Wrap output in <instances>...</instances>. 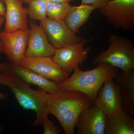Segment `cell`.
Returning a JSON list of instances; mask_svg holds the SVG:
<instances>
[{
	"mask_svg": "<svg viewBox=\"0 0 134 134\" xmlns=\"http://www.w3.org/2000/svg\"><path fill=\"white\" fill-rule=\"evenodd\" d=\"M44 98L48 115L56 117L66 134L75 133L79 115L94 103L85 94L74 91L60 90L53 94L44 92Z\"/></svg>",
	"mask_w": 134,
	"mask_h": 134,
	"instance_id": "obj_1",
	"label": "cell"
},
{
	"mask_svg": "<svg viewBox=\"0 0 134 134\" xmlns=\"http://www.w3.org/2000/svg\"><path fill=\"white\" fill-rule=\"evenodd\" d=\"M117 68L107 63H102L93 69L82 70L79 66L74 70L71 76L59 83L60 90L80 92L95 102L104 83L114 79L118 74Z\"/></svg>",
	"mask_w": 134,
	"mask_h": 134,
	"instance_id": "obj_2",
	"label": "cell"
},
{
	"mask_svg": "<svg viewBox=\"0 0 134 134\" xmlns=\"http://www.w3.org/2000/svg\"><path fill=\"white\" fill-rule=\"evenodd\" d=\"M1 72L2 83L11 90L19 105L25 110H33L36 112V119L32 125L42 126L43 120L48 115L44 98V91L32 90L8 70H2Z\"/></svg>",
	"mask_w": 134,
	"mask_h": 134,
	"instance_id": "obj_3",
	"label": "cell"
},
{
	"mask_svg": "<svg viewBox=\"0 0 134 134\" xmlns=\"http://www.w3.org/2000/svg\"><path fill=\"white\" fill-rule=\"evenodd\" d=\"M107 50L96 55L93 64L107 63L123 71L134 69V47L129 39L109 34Z\"/></svg>",
	"mask_w": 134,
	"mask_h": 134,
	"instance_id": "obj_4",
	"label": "cell"
},
{
	"mask_svg": "<svg viewBox=\"0 0 134 134\" xmlns=\"http://www.w3.org/2000/svg\"><path fill=\"white\" fill-rule=\"evenodd\" d=\"M99 11L115 29L134 30V0H110Z\"/></svg>",
	"mask_w": 134,
	"mask_h": 134,
	"instance_id": "obj_5",
	"label": "cell"
},
{
	"mask_svg": "<svg viewBox=\"0 0 134 134\" xmlns=\"http://www.w3.org/2000/svg\"><path fill=\"white\" fill-rule=\"evenodd\" d=\"M40 25L45 31L48 41L55 49L62 48L85 40L69 29L65 21L46 18L40 21Z\"/></svg>",
	"mask_w": 134,
	"mask_h": 134,
	"instance_id": "obj_6",
	"label": "cell"
},
{
	"mask_svg": "<svg viewBox=\"0 0 134 134\" xmlns=\"http://www.w3.org/2000/svg\"><path fill=\"white\" fill-rule=\"evenodd\" d=\"M88 40L55 49L53 59L69 75L77 67L82 65L88 59L90 47H86Z\"/></svg>",
	"mask_w": 134,
	"mask_h": 134,
	"instance_id": "obj_7",
	"label": "cell"
},
{
	"mask_svg": "<svg viewBox=\"0 0 134 134\" xmlns=\"http://www.w3.org/2000/svg\"><path fill=\"white\" fill-rule=\"evenodd\" d=\"M29 34V29H21L11 32L4 31L0 32L3 53L13 65H19L24 57Z\"/></svg>",
	"mask_w": 134,
	"mask_h": 134,
	"instance_id": "obj_8",
	"label": "cell"
},
{
	"mask_svg": "<svg viewBox=\"0 0 134 134\" xmlns=\"http://www.w3.org/2000/svg\"><path fill=\"white\" fill-rule=\"evenodd\" d=\"M19 65L32 70L45 78L60 83L69 77L51 57H26L24 56Z\"/></svg>",
	"mask_w": 134,
	"mask_h": 134,
	"instance_id": "obj_9",
	"label": "cell"
},
{
	"mask_svg": "<svg viewBox=\"0 0 134 134\" xmlns=\"http://www.w3.org/2000/svg\"><path fill=\"white\" fill-rule=\"evenodd\" d=\"M29 34L24 56L26 57H51L55 49L48 41L41 25L34 20L29 22Z\"/></svg>",
	"mask_w": 134,
	"mask_h": 134,
	"instance_id": "obj_10",
	"label": "cell"
},
{
	"mask_svg": "<svg viewBox=\"0 0 134 134\" xmlns=\"http://www.w3.org/2000/svg\"><path fill=\"white\" fill-rule=\"evenodd\" d=\"M107 114L93 105L79 115L75 125L78 134H104Z\"/></svg>",
	"mask_w": 134,
	"mask_h": 134,
	"instance_id": "obj_11",
	"label": "cell"
},
{
	"mask_svg": "<svg viewBox=\"0 0 134 134\" xmlns=\"http://www.w3.org/2000/svg\"><path fill=\"white\" fill-rule=\"evenodd\" d=\"M113 80L104 83L94 103L107 115L119 112L122 108L119 86Z\"/></svg>",
	"mask_w": 134,
	"mask_h": 134,
	"instance_id": "obj_12",
	"label": "cell"
},
{
	"mask_svg": "<svg viewBox=\"0 0 134 134\" xmlns=\"http://www.w3.org/2000/svg\"><path fill=\"white\" fill-rule=\"evenodd\" d=\"M6 7L4 31L11 32L29 29L27 8L20 0H4Z\"/></svg>",
	"mask_w": 134,
	"mask_h": 134,
	"instance_id": "obj_13",
	"label": "cell"
},
{
	"mask_svg": "<svg viewBox=\"0 0 134 134\" xmlns=\"http://www.w3.org/2000/svg\"><path fill=\"white\" fill-rule=\"evenodd\" d=\"M10 71L26 83L38 86L41 90L49 93H55L60 91L59 83L45 78L32 70L19 65L11 64Z\"/></svg>",
	"mask_w": 134,
	"mask_h": 134,
	"instance_id": "obj_14",
	"label": "cell"
},
{
	"mask_svg": "<svg viewBox=\"0 0 134 134\" xmlns=\"http://www.w3.org/2000/svg\"><path fill=\"white\" fill-rule=\"evenodd\" d=\"M114 79L119 86L122 108L134 116V69L118 73Z\"/></svg>",
	"mask_w": 134,
	"mask_h": 134,
	"instance_id": "obj_15",
	"label": "cell"
},
{
	"mask_svg": "<svg viewBox=\"0 0 134 134\" xmlns=\"http://www.w3.org/2000/svg\"><path fill=\"white\" fill-rule=\"evenodd\" d=\"M121 108L119 112L107 115L104 134H134V119Z\"/></svg>",
	"mask_w": 134,
	"mask_h": 134,
	"instance_id": "obj_16",
	"label": "cell"
},
{
	"mask_svg": "<svg viewBox=\"0 0 134 134\" xmlns=\"http://www.w3.org/2000/svg\"><path fill=\"white\" fill-rule=\"evenodd\" d=\"M95 9L91 5L81 4L79 6H72L64 21L69 29L77 34Z\"/></svg>",
	"mask_w": 134,
	"mask_h": 134,
	"instance_id": "obj_17",
	"label": "cell"
},
{
	"mask_svg": "<svg viewBox=\"0 0 134 134\" xmlns=\"http://www.w3.org/2000/svg\"><path fill=\"white\" fill-rule=\"evenodd\" d=\"M71 7L69 3L55 2L47 0V16L50 19L64 21Z\"/></svg>",
	"mask_w": 134,
	"mask_h": 134,
	"instance_id": "obj_18",
	"label": "cell"
},
{
	"mask_svg": "<svg viewBox=\"0 0 134 134\" xmlns=\"http://www.w3.org/2000/svg\"><path fill=\"white\" fill-rule=\"evenodd\" d=\"M47 0H35L29 3L27 14L31 20L41 21L47 18Z\"/></svg>",
	"mask_w": 134,
	"mask_h": 134,
	"instance_id": "obj_19",
	"label": "cell"
},
{
	"mask_svg": "<svg viewBox=\"0 0 134 134\" xmlns=\"http://www.w3.org/2000/svg\"><path fill=\"white\" fill-rule=\"evenodd\" d=\"M42 125L44 127V134H58L60 132V129L54 121L49 120L48 117L45 118Z\"/></svg>",
	"mask_w": 134,
	"mask_h": 134,
	"instance_id": "obj_20",
	"label": "cell"
},
{
	"mask_svg": "<svg viewBox=\"0 0 134 134\" xmlns=\"http://www.w3.org/2000/svg\"><path fill=\"white\" fill-rule=\"evenodd\" d=\"M110 0H82L81 4L92 5L97 9L103 8Z\"/></svg>",
	"mask_w": 134,
	"mask_h": 134,
	"instance_id": "obj_21",
	"label": "cell"
},
{
	"mask_svg": "<svg viewBox=\"0 0 134 134\" xmlns=\"http://www.w3.org/2000/svg\"><path fill=\"white\" fill-rule=\"evenodd\" d=\"M6 12V7L4 3L0 1V18H5Z\"/></svg>",
	"mask_w": 134,
	"mask_h": 134,
	"instance_id": "obj_22",
	"label": "cell"
},
{
	"mask_svg": "<svg viewBox=\"0 0 134 134\" xmlns=\"http://www.w3.org/2000/svg\"><path fill=\"white\" fill-rule=\"evenodd\" d=\"M11 64L7 62L0 63V70H8Z\"/></svg>",
	"mask_w": 134,
	"mask_h": 134,
	"instance_id": "obj_23",
	"label": "cell"
},
{
	"mask_svg": "<svg viewBox=\"0 0 134 134\" xmlns=\"http://www.w3.org/2000/svg\"><path fill=\"white\" fill-rule=\"evenodd\" d=\"M2 70H0V85L2 84ZM7 94L2 93L0 92V100H7L8 99Z\"/></svg>",
	"mask_w": 134,
	"mask_h": 134,
	"instance_id": "obj_24",
	"label": "cell"
},
{
	"mask_svg": "<svg viewBox=\"0 0 134 134\" xmlns=\"http://www.w3.org/2000/svg\"><path fill=\"white\" fill-rule=\"evenodd\" d=\"M5 18H0V29L1 27L2 26L3 24L5 23ZM3 53L2 48V44L1 42V39H0V58L1 57V55H2Z\"/></svg>",
	"mask_w": 134,
	"mask_h": 134,
	"instance_id": "obj_25",
	"label": "cell"
},
{
	"mask_svg": "<svg viewBox=\"0 0 134 134\" xmlns=\"http://www.w3.org/2000/svg\"><path fill=\"white\" fill-rule=\"evenodd\" d=\"M49 1H52L55 2L69 3L71 2L75 1L77 0H49Z\"/></svg>",
	"mask_w": 134,
	"mask_h": 134,
	"instance_id": "obj_26",
	"label": "cell"
},
{
	"mask_svg": "<svg viewBox=\"0 0 134 134\" xmlns=\"http://www.w3.org/2000/svg\"><path fill=\"white\" fill-rule=\"evenodd\" d=\"M21 2L23 3H25L26 4H29V3L31 2L32 1H35V0H20Z\"/></svg>",
	"mask_w": 134,
	"mask_h": 134,
	"instance_id": "obj_27",
	"label": "cell"
},
{
	"mask_svg": "<svg viewBox=\"0 0 134 134\" xmlns=\"http://www.w3.org/2000/svg\"><path fill=\"white\" fill-rule=\"evenodd\" d=\"M0 1H1L3 3H4V0H0Z\"/></svg>",
	"mask_w": 134,
	"mask_h": 134,
	"instance_id": "obj_28",
	"label": "cell"
}]
</instances>
